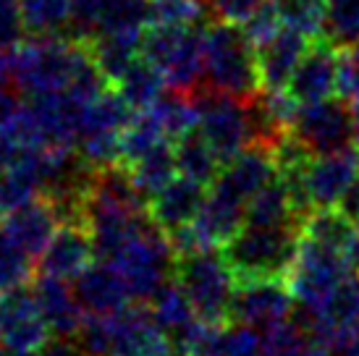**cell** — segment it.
Listing matches in <instances>:
<instances>
[{
  "mask_svg": "<svg viewBox=\"0 0 359 356\" xmlns=\"http://www.w3.org/2000/svg\"><path fill=\"white\" fill-rule=\"evenodd\" d=\"M0 356H32V354H29V351H19V348L0 346Z\"/></svg>",
  "mask_w": 359,
  "mask_h": 356,
  "instance_id": "ee69618b",
  "label": "cell"
},
{
  "mask_svg": "<svg viewBox=\"0 0 359 356\" xmlns=\"http://www.w3.org/2000/svg\"><path fill=\"white\" fill-rule=\"evenodd\" d=\"M131 178L147 199H152L160 189H165L179 173L176 163V144L173 142H160L147 155H142L134 165H129Z\"/></svg>",
  "mask_w": 359,
  "mask_h": 356,
  "instance_id": "484cf974",
  "label": "cell"
},
{
  "mask_svg": "<svg viewBox=\"0 0 359 356\" xmlns=\"http://www.w3.org/2000/svg\"><path fill=\"white\" fill-rule=\"evenodd\" d=\"M58 226H60V215L55 212L53 202L45 197H37L34 202L24 205V207L6 212L0 231L8 238H13L37 262V257L50 244V238L58 231Z\"/></svg>",
  "mask_w": 359,
  "mask_h": 356,
  "instance_id": "ffe728a7",
  "label": "cell"
},
{
  "mask_svg": "<svg viewBox=\"0 0 359 356\" xmlns=\"http://www.w3.org/2000/svg\"><path fill=\"white\" fill-rule=\"evenodd\" d=\"M21 11L32 37H55L69 29L71 0H21Z\"/></svg>",
  "mask_w": 359,
  "mask_h": 356,
  "instance_id": "f546056e",
  "label": "cell"
},
{
  "mask_svg": "<svg viewBox=\"0 0 359 356\" xmlns=\"http://www.w3.org/2000/svg\"><path fill=\"white\" fill-rule=\"evenodd\" d=\"M16 105H19V92L0 76V121L6 118Z\"/></svg>",
  "mask_w": 359,
  "mask_h": 356,
  "instance_id": "b9f144b4",
  "label": "cell"
},
{
  "mask_svg": "<svg viewBox=\"0 0 359 356\" xmlns=\"http://www.w3.org/2000/svg\"><path fill=\"white\" fill-rule=\"evenodd\" d=\"M160 142H170V139L165 137L158 116L150 108L137 110V116L131 118V123L121 137V163L129 168L142 155H147L152 147H158Z\"/></svg>",
  "mask_w": 359,
  "mask_h": 356,
  "instance_id": "f1b7e54d",
  "label": "cell"
},
{
  "mask_svg": "<svg viewBox=\"0 0 359 356\" xmlns=\"http://www.w3.org/2000/svg\"><path fill=\"white\" fill-rule=\"evenodd\" d=\"M142 55L163 71L168 89L191 95L205 74V27L150 24L142 40Z\"/></svg>",
  "mask_w": 359,
  "mask_h": 356,
  "instance_id": "277c9868",
  "label": "cell"
},
{
  "mask_svg": "<svg viewBox=\"0 0 359 356\" xmlns=\"http://www.w3.org/2000/svg\"><path fill=\"white\" fill-rule=\"evenodd\" d=\"M302 215L291 202L289 186L280 173L270 184L259 189L247 205V223L257 226H280V223H302Z\"/></svg>",
  "mask_w": 359,
  "mask_h": 356,
  "instance_id": "d4e9b609",
  "label": "cell"
},
{
  "mask_svg": "<svg viewBox=\"0 0 359 356\" xmlns=\"http://www.w3.org/2000/svg\"><path fill=\"white\" fill-rule=\"evenodd\" d=\"M137 110L121 97L118 89L105 87L84 108L76 137V149L95 168L121 163V137L131 123Z\"/></svg>",
  "mask_w": 359,
  "mask_h": 356,
  "instance_id": "9c48e42d",
  "label": "cell"
},
{
  "mask_svg": "<svg viewBox=\"0 0 359 356\" xmlns=\"http://www.w3.org/2000/svg\"><path fill=\"white\" fill-rule=\"evenodd\" d=\"M276 176H278V163H276L273 147L255 142L233 160H229L210 186L250 205V199Z\"/></svg>",
  "mask_w": 359,
  "mask_h": 356,
  "instance_id": "2e32d148",
  "label": "cell"
},
{
  "mask_svg": "<svg viewBox=\"0 0 359 356\" xmlns=\"http://www.w3.org/2000/svg\"><path fill=\"white\" fill-rule=\"evenodd\" d=\"M74 294L87 315H113L137 301L118 267L105 259L92 262L87 270H81L74 278Z\"/></svg>",
  "mask_w": 359,
  "mask_h": 356,
  "instance_id": "ac0fdd59",
  "label": "cell"
},
{
  "mask_svg": "<svg viewBox=\"0 0 359 356\" xmlns=\"http://www.w3.org/2000/svg\"><path fill=\"white\" fill-rule=\"evenodd\" d=\"M323 40L339 50L359 45V0H325Z\"/></svg>",
  "mask_w": 359,
  "mask_h": 356,
  "instance_id": "4dcf8cb0",
  "label": "cell"
},
{
  "mask_svg": "<svg viewBox=\"0 0 359 356\" xmlns=\"http://www.w3.org/2000/svg\"><path fill=\"white\" fill-rule=\"evenodd\" d=\"M110 0H71V21L66 37L90 42L100 29Z\"/></svg>",
  "mask_w": 359,
  "mask_h": 356,
  "instance_id": "836d02e7",
  "label": "cell"
},
{
  "mask_svg": "<svg viewBox=\"0 0 359 356\" xmlns=\"http://www.w3.org/2000/svg\"><path fill=\"white\" fill-rule=\"evenodd\" d=\"M294 309H297V299L283 278H252V280L236 283L231 320L257 330H268L289 320Z\"/></svg>",
  "mask_w": 359,
  "mask_h": 356,
  "instance_id": "8fae6325",
  "label": "cell"
},
{
  "mask_svg": "<svg viewBox=\"0 0 359 356\" xmlns=\"http://www.w3.org/2000/svg\"><path fill=\"white\" fill-rule=\"evenodd\" d=\"M176 144V163H179V173L187 178H194L205 186H210L218 178L223 163L215 155V149L210 147L200 131H191L187 137H181Z\"/></svg>",
  "mask_w": 359,
  "mask_h": 356,
  "instance_id": "83f0119b",
  "label": "cell"
},
{
  "mask_svg": "<svg viewBox=\"0 0 359 356\" xmlns=\"http://www.w3.org/2000/svg\"><path fill=\"white\" fill-rule=\"evenodd\" d=\"M3 215H6V212H3V207H0V228H3Z\"/></svg>",
  "mask_w": 359,
  "mask_h": 356,
  "instance_id": "bcb514c9",
  "label": "cell"
},
{
  "mask_svg": "<svg viewBox=\"0 0 359 356\" xmlns=\"http://www.w3.org/2000/svg\"><path fill=\"white\" fill-rule=\"evenodd\" d=\"M48 338L50 327L32 288L16 286L0 291V346L34 354Z\"/></svg>",
  "mask_w": 359,
  "mask_h": 356,
  "instance_id": "4fadbf2b",
  "label": "cell"
},
{
  "mask_svg": "<svg viewBox=\"0 0 359 356\" xmlns=\"http://www.w3.org/2000/svg\"><path fill=\"white\" fill-rule=\"evenodd\" d=\"M92 259H95V244L87 223H60L50 244L37 257V273L60 280H74L81 270L92 265Z\"/></svg>",
  "mask_w": 359,
  "mask_h": 356,
  "instance_id": "e0dca14e",
  "label": "cell"
},
{
  "mask_svg": "<svg viewBox=\"0 0 359 356\" xmlns=\"http://www.w3.org/2000/svg\"><path fill=\"white\" fill-rule=\"evenodd\" d=\"M176 280L189 294L197 315L205 322H231V304L239 280L218 247L181 254L176 262Z\"/></svg>",
  "mask_w": 359,
  "mask_h": 356,
  "instance_id": "8992f818",
  "label": "cell"
},
{
  "mask_svg": "<svg viewBox=\"0 0 359 356\" xmlns=\"http://www.w3.org/2000/svg\"><path fill=\"white\" fill-rule=\"evenodd\" d=\"M200 0H150V24L165 27H197L202 19Z\"/></svg>",
  "mask_w": 359,
  "mask_h": 356,
  "instance_id": "e575fe53",
  "label": "cell"
},
{
  "mask_svg": "<svg viewBox=\"0 0 359 356\" xmlns=\"http://www.w3.org/2000/svg\"><path fill=\"white\" fill-rule=\"evenodd\" d=\"M205 199H208L205 184L187 176L173 178L168 186L160 189L158 194L150 199V218L165 233H173V231L191 226L197 220Z\"/></svg>",
  "mask_w": 359,
  "mask_h": 356,
  "instance_id": "44dd1931",
  "label": "cell"
},
{
  "mask_svg": "<svg viewBox=\"0 0 359 356\" xmlns=\"http://www.w3.org/2000/svg\"><path fill=\"white\" fill-rule=\"evenodd\" d=\"M351 273H357V267L344 249L328 247V244L302 233L299 249H297L294 265L286 275V283L297 299V307L315 309Z\"/></svg>",
  "mask_w": 359,
  "mask_h": 356,
  "instance_id": "52a82bcc",
  "label": "cell"
},
{
  "mask_svg": "<svg viewBox=\"0 0 359 356\" xmlns=\"http://www.w3.org/2000/svg\"><path fill=\"white\" fill-rule=\"evenodd\" d=\"M359 178V152L354 147L312 155L302 168V189L309 207H336Z\"/></svg>",
  "mask_w": 359,
  "mask_h": 356,
  "instance_id": "5bb4252c",
  "label": "cell"
},
{
  "mask_svg": "<svg viewBox=\"0 0 359 356\" xmlns=\"http://www.w3.org/2000/svg\"><path fill=\"white\" fill-rule=\"evenodd\" d=\"M328 356H359V336L349 338V341H341V343H336V346H330Z\"/></svg>",
  "mask_w": 359,
  "mask_h": 356,
  "instance_id": "7bdbcfd3",
  "label": "cell"
},
{
  "mask_svg": "<svg viewBox=\"0 0 359 356\" xmlns=\"http://www.w3.org/2000/svg\"><path fill=\"white\" fill-rule=\"evenodd\" d=\"M191 100L200 113L197 131L205 137L210 147L215 149L223 165L255 142L247 100L220 95L215 89H208L205 84H200L191 92Z\"/></svg>",
  "mask_w": 359,
  "mask_h": 356,
  "instance_id": "ba28073f",
  "label": "cell"
},
{
  "mask_svg": "<svg viewBox=\"0 0 359 356\" xmlns=\"http://www.w3.org/2000/svg\"><path fill=\"white\" fill-rule=\"evenodd\" d=\"M339 89L351 108H359V45L341 53V76Z\"/></svg>",
  "mask_w": 359,
  "mask_h": 356,
  "instance_id": "f35d334b",
  "label": "cell"
},
{
  "mask_svg": "<svg viewBox=\"0 0 359 356\" xmlns=\"http://www.w3.org/2000/svg\"><path fill=\"white\" fill-rule=\"evenodd\" d=\"M34 356H84L79 341L74 336H50L42 343Z\"/></svg>",
  "mask_w": 359,
  "mask_h": 356,
  "instance_id": "ab89813d",
  "label": "cell"
},
{
  "mask_svg": "<svg viewBox=\"0 0 359 356\" xmlns=\"http://www.w3.org/2000/svg\"><path fill=\"white\" fill-rule=\"evenodd\" d=\"M291 134L307 147L309 155H328L357 144L354 108L344 100H320L299 105L291 121Z\"/></svg>",
  "mask_w": 359,
  "mask_h": 356,
  "instance_id": "30bf717a",
  "label": "cell"
},
{
  "mask_svg": "<svg viewBox=\"0 0 359 356\" xmlns=\"http://www.w3.org/2000/svg\"><path fill=\"white\" fill-rule=\"evenodd\" d=\"M202 84L220 95L252 100L262 92L257 48L241 24L212 21L205 27V74Z\"/></svg>",
  "mask_w": 359,
  "mask_h": 356,
  "instance_id": "7a4b0ae2",
  "label": "cell"
},
{
  "mask_svg": "<svg viewBox=\"0 0 359 356\" xmlns=\"http://www.w3.org/2000/svg\"><path fill=\"white\" fill-rule=\"evenodd\" d=\"M286 27L304 32L307 37H320L325 24V0H276Z\"/></svg>",
  "mask_w": 359,
  "mask_h": 356,
  "instance_id": "d6a6232c",
  "label": "cell"
},
{
  "mask_svg": "<svg viewBox=\"0 0 359 356\" xmlns=\"http://www.w3.org/2000/svg\"><path fill=\"white\" fill-rule=\"evenodd\" d=\"M32 291H34V299H37L45 320H48L53 336H76L79 333L87 312L79 304L69 280L37 273L32 280Z\"/></svg>",
  "mask_w": 359,
  "mask_h": 356,
  "instance_id": "7402d4cb",
  "label": "cell"
},
{
  "mask_svg": "<svg viewBox=\"0 0 359 356\" xmlns=\"http://www.w3.org/2000/svg\"><path fill=\"white\" fill-rule=\"evenodd\" d=\"M262 6V0H202V8L212 21L244 24Z\"/></svg>",
  "mask_w": 359,
  "mask_h": 356,
  "instance_id": "74e56055",
  "label": "cell"
},
{
  "mask_svg": "<svg viewBox=\"0 0 359 356\" xmlns=\"http://www.w3.org/2000/svg\"><path fill=\"white\" fill-rule=\"evenodd\" d=\"M339 76H341L339 48L320 37V40H315L307 48L304 58L299 60V66H297L294 76H291L286 92L299 105L320 102V100L333 97V92L339 89Z\"/></svg>",
  "mask_w": 359,
  "mask_h": 356,
  "instance_id": "9a60e30c",
  "label": "cell"
},
{
  "mask_svg": "<svg viewBox=\"0 0 359 356\" xmlns=\"http://www.w3.org/2000/svg\"><path fill=\"white\" fill-rule=\"evenodd\" d=\"M116 89H118L121 97L126 100L134 110H147L163 97V92L168 89V84H165L163 71L142 55V58L116 81Z\"/></svg>",
  "mask_w": 359,
  "mask_h": 356,
  "instance_id": "4316f807",
  "label": "cell"
},
{
  "mask_svg": "<svg viewBox=\"0 0 359 356\" xmlns=\"http://www.w3.org/2000/svg\"><path fill=\"white\" fill-rule=\"evenodd\" d=\"M152 309V315L158 320V325L168 333L170 338H176L179 333H184L189 325H194L200 315L191 304L189 294L184 291L176 278H170L165 286H160L155 291V296L147 301Z\"/></svg>",
  "mask_w": 359,
  "mask_h": 356,
  "instance_id": "cb8c5ba5",
  "label": "cell"
},
{
  "mask_svg": "<svg viewBox=\"0 0 359 356\" xmlns=\"http://www.w3.org/2000/svg\"><path fill=\"white\" fill-rule=\"evenodd\" d=\"M297 317L312 327L328 348L359 336V270L333 288L315 309L297 307Z\"/></svg>",
  "mask_w": 359,
  "mask_h": 356,
  "instance_id": "7c38bea8",
  "label": "cell"
},
{
  "mask_svg": "<svg viewBox=\"0 0 359 356\" xmlns=\"http://www.w3.org/2000/svg\"><path fill=\"white\" fill-rule=\"evenodd\" d=\"M105 262L118 267L137 301H150L160 286L176 278L179 254L168 233L155 220H150Z\"/></svg>",
  "mask_w": 359,
  "mask_h": 356,
  "instance_id": "5b68a950",
  "label": "cell"
},
{
  "mask_svg": "<svg viewBox=\"0 0 359 356\" xmlns=\"http://www.w3.org/2000/svg\"><path fill=\"white\" fill-rule=\"evenodd\" d=\"M262 356H328V346L315 336L312 327L291 315L289 320L262 330Z\"/></svg>",
  "mask_w": 359,
  "mask_h": 356,
  "instance_id": "603a6c76",
  "label": "cell"
},
{
  "mask_svg": "<svg viewBox=\"0 0 359 356\" xmlns=\"http://www.w3.org/2000/svg\"><path fill=\"white\" fill-rule=\"evenodd\" d=\"M24 11L21 0H0V55L24 40Z\"/></svg>",
  "mask_w": 359,
  "mask_h": 356,
  "instance_id": "8d00e7d4",
  "label": "cell"
},
{
  "mask_svg": "<svg viewBox=\"0 0 359 356\" xmlns=\"http://www.w3.org/2000/svg\"><path fill=\"white\" fill-rule=\"evenodd\" d=\"M241 27L247 32V37L255 42V48H259L262 42H268L270 37H276L286 24H283L278 3H276V0H262V6H259Z\"/></svg>",
  "mask_w": 359,
  "mask_h": 356,
  "instance_id": "d590c367",
  "label": "cell"
},
{
  "mask_svg": "<svg viewBox=\"0 0 359 356\" xmlns=\"http://www.w3.org/2000/svg\"><path fill=\"white\" fill-rule=\"evenodd\" d=\"M302 223H280V226H257L244 223L236 236L229 238L220 252L236 280L252 278H283L289 275L297 249H299Z\"/></svg>",
  "mask_w": 359,
  "mask_h": 356,
  "instance_id": "3957f363",
  "label": "cell"
},
{
  "mask_svg": "<svg viewBox=\"0 0 359 356\" xmlns=\"http://www.w3.org/2000/svg\"><path fill=\"white\" fill-rule=\"evenodd\" d=\"M354 129H357V144H359V108H354Z\"/></svg>",
  "mask_w": 359,
  "mask_h": 356,
  "instance_id": "f6af8a7d",
  "label": "cell"
},
{
  "mask_svg": "<svg viewBox=\"0 0 359 356\" xmlns=\"http://www.w3.org/2000/svg\"><path fill=\"white\" fill-rule=\"evenodd\" d=\"M34 265H37L34 257L27 254L13 238H8L0 231V291L24 286L32 278Z\"/></svg>",
  "mask_w": 359,
  "mask_h": 356,
  "instance_id": "1f68e13d",
  "label": "cell"
},
{
  "mask_svg": "<svg viewBox=\"0 0 359 356\" xmlns=\"http://www.w3.org/2000/svg\"><path fill=\"white\" fill-rule=\"evenodd\" d=\"M309 37L304 32L294 29V27H283V29L262 42L257 48V66H259V81L265 92H283L289 89V81L294 71L304 58L309 48Z\"/></svg>",
  "mask_w": 359,
  "mask_h": 356,
  "instance_id": "d6986e66",
  "label": "cell"
},
{
  "mask_svg": "<svg viewBox=\"0 0 359 356\" xmlns=\"http://www.w3.org/2000/svg\"><path fill=\"white\" fill-rule=\"evenodd\" d=\"M336 207H339L351 223H359V178L349 186V191L341 197V202L336 205Z\"/></svg>",
  "mask_w": 359,
  "mask_h": 356,
  "instance_id": "60d3db41",
  "label": "cell"
},
{
  "mask_svg": "<svg viewBox=\"0 0 359 356\" xmlns=\"http://www.w3.org/2000/svg\"><path fill=\"white\" fill-rule=\"evenodd\" d=\"M95 58L87 42L74 37H32L0 55V76L19 95L34 97L69 92Z\"/></svg>",
  "mask_w": 359,
  "mask_h": 356,
  "instance_id": "6da1fadb",
  "label": "cell"
}]
</instances>
